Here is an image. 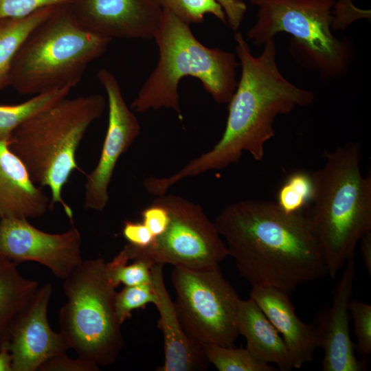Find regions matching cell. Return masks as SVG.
<instances>
[{"label": "cell", "mask_w": 371, "mask_h": 371, "mask_svg": "<svg viewBox=\"0 0 371 371\" xmlns=\"http://www.w3.org/2000/svg\"><path fill=\"white\" fill-rule=\"evenodd\" d=\"M214 223L239 273L251 286L290 295L328 275L304 210L286 213L276 202L243 199L224 207Z\"/></svg>", "instance_id": "1"}, {"label": "cell", "mask_w": 371, "mask_h": 371, "mask_svg": "<svg viewBox=\"0 0 371 371\" xmlns=\"http://www.w3.org/2000/svg\"><path fill=\"white\" fill-rule=\"evenodd\" d=\"M236 52L241 75L229 101L224 133L209 151L192 159L168 177H153L152 191L161 195L174 184L188 177L237 164L244 152L261 161L265 144L275 135L273 124L279 115L291 113L296 106H308L315 99L310 90L289 82L279 70L274 39L267 42L258 56H254L240 32H236Z\"/></svg>", "instance_id": "2"}, {"label": "cell", "mask_w": 371, "mask_h": 371, "mask_svg": "<svg viewBox=\"0 0 371 371\" xmlns=\"http://www.w3.org/2000/svg\"><path fill=\"white\" fill-rule=\"evenodd\" d=\"M325 155L323 166L311 173L314 193L304 212L328 275L335 278L354 259L361 237L371 231V175H361L358 142H348Z\"/></svg>", "instance_id": "3"}, {"label": "cell", "mask_w": 371, "mask_h": 371, "mask_svg": "<svg viewBox=\"0 0 371 371\" xmlns=\"http://www.w3.org/2000/svg\"><path fill=\"white\" fill-rule=\"evenodd\" d=\"M153 38L159 49V60L130 105L133 112L165 108L175 111L182 120L178 86L187 76L200 80L216 102H229L238 82V64L234 54L204 45L189 23L163 9Z\"/></svg>", "instance_id": "4"}, {"label": "cell", "mask_w": 371, "mask_h": 371, "mask_svg": "<svg viewBox=\"0 0 371 371\" xmlns=\"http://www.w3.org/2000/svg\"><path fill=\"white\" fill-rule=\"evenodd\" d=\"M105 107V98L99 93L66 97L19 126L8 141L33 181L49 188L50 210L56 203L60 204L71 223L73 212L62 191L72 172L80 170L77 150L89 127Z\"/></svg>", "instance_id": "5"}, {"label": "cell", "mask_w": 371, "mask_h": 371, "mask_svg": "<svg viewBox=\"0 0 371 371\" xmlns=\"http://www.w3.org/2000/svg\"><path fill=\"white\" fill-rule=\"evenodd\" d=\"M111 41L82 25L71 3L57 5L19 49L10 69V86L30 95L72 89Z\"/></svg>", "instance_id": "6"}, {"label": "cell", "mask_w": 371, "mask_h": 371, "mask_svg": "<svg viewBox=\"0 0 371 371\" xmlns=\"http://www.w3.org/2000/svg\"><path fill=\"white\" fill-rule=\"evenodd\" d=\"M102 258L83 262L63 280L67 302L59 312L60 332L78 357L93 364H112L124 347L115 308V288Z\"/></svg>", "instance_id": "7"}, {"label": "cell", "mask_w": 371, "mask_h": 371, "mask_svg": "<svg viewBox=\"0 0 371 371\" xmlns=\"http://www.w3.org/2000/svg\"><path fill=\"white\" fill-rule=\"evenodd\" d=\"M336 1L262 0L247 36L261 46L278 33L289 34L291 53L300 63L324 78L341 77L352 62V49L350 41L331 32Z\"/></svg>", "instance_id": "8"}, {"label": "cell", "mask_w": 371, "mask_h": 371, "mask_svg": "<svg viewBox=\"0 0 371 371\" xmlns=\"http://www.w3.org/2000/svg\"><path fill=\"white\" fill-rule=\"evenodd\" d=\"M171 280L177 315L190 338L200 346H234L239 336L240 297L219 265L205 269L175 267Z\"/></svg>", "instance_id": "9"}, {"label": "cell", "mask_w": 371, "mask_h": 371, "mask_svg": "<svg viewBox=\"0 0 371 371\" xmlns=\"http://www.w3.org/2000/svg\"><path fill=\"white\" fill-rule=\"evenodd\" d=\"M154 203L168 210L170 223L165 232L146 247L127 243L123 250L128 260L205 269L219 265L229 256L225 243L203 208L181 196H156Z\"/></svg>", "instance_id": "10"}, {"label": "cell", "mask_w": 371, "mask_h": 371, "mask_svg": "<svg viewBox=\"0 0 371 371\" xmlns=\"http://www.w3.org/2000/svg\"><path fill=\"white\" fill-rule=\"evenodd\" d=\"M81 235L71 225L61 234L34 227L26 218L0 219V255L17 263L34 261L64 280L83 262Z\"/></svg>", "instance_id": "11"}, {"label": "cell", "mask_w": 371, "mask_h": 371, "mask_svg": "<svg viewBox=\"0 0 371 371\" xmlns=\"http://www.w3.org/2000/svg\"><path fill=\"white\" fill-rule=\"evenodd\" d=\"M97 78L107 95L108 126L98 164L87 175L84 207L102 212L109 200V187L115 166L139 135L141 127L127 106L115 76L106 69H100Z\"/></svg>", "instance_id": "12"}, {"label": "cell", "mask_w": 371, "mask_h": 371, "mask_svg": "<svg viewBox=\"0 0 371 371\" xmlns=\"http://www.w3.org/2000/svg\"><path fill=\"white\" fill-rule=\"evenodd\" d=\"M52 293L49 283L39 286L15 321L10 341L13 371L38 370L45 361L69 349L63 335L48 322Z\"/></svg>", "instance_id": "13"}, {"label": "cell", "mask_w": 371, "mask_h": 371, "mask_svg": "<svg viewBox=\"0 0 371 371\" xmlns=\"http://www.w3.org/2000/svg\"><path fill=\"white\" fill-rule=\"evenodd\" d=\"M71 5L80 23L110 39H150L162 9L152 0H74Z\"/></svg>", "instance_id": "14"}, {"label": "cell", "mask_w": 371, "mask_h": 371, "mask_svg": "<svg viewBox=\"0 0 371 371\" xmlns=\"http://www.w3.org/2000/svg\"><path fill=\"white\" fill-rule=\"evenodd\" d=\"M337 282L332 304L323 308L313 325L324 350V371H359L363 366L355 353L350 335L349 302L352 299L355 277L354 259L348 260Z\"/></svg>", "instance_id": "15"}, {"label": "cell", "mask_w": 371, "mask_h": 371, "mask_svg": "<svg viewBox=\"0 0 371 371\" xmlns=\"http://www.w3.org/2000/svg\"><path fill=\"white\" fill-rule=\"evenodd\" d=\"M163 265L150 268L151 284L157 297L159 314L157 326L164 337V363L158 371H194L206 370L208 361L201 348L186 333L165 285Z\"/></svg>", "instance_id": "16"}, {"label": "cell", "mask_w": 371, "mask_h": 371, "mask_svg": "<svg viewBox=\"0 0 371 371\" xmlns=\"http://www.w3.org/2000/svg\"><path fill=\"white\" fill-rule=\"evenodd\" d=\"M251 286L250 297L283 338L293 368H300L312 361L315 351L319 348L316 330L313 325L304 323L297 317L289 294L271 286Z\"/></svg>", "instance_id": "17"}, {"label": "cell", "mask_w": 371, "mask_h": 371, "mask_svg": "<svg viewBox=\"0 0 371 371\" xmlns=\"http://www.w3.org/2000/svg\"><path fill=\"white\" fill-rule=\"evenodd\" d=\"M50 203L51 198L33 181L8 141H0V219L38 218Z\"/></svg>", "instance_id": "18"}, {"label": "cell", "mask_w": 371, "mask_h": 371, "mask_svg": "<svg viewBox=\"0 0 371 371\" xmlns=\"http://www.w3.org/2000/svg\"><path fill=\"white\" fill-rule=\"evenodd\" d=\"M239 335L246 339V348L256 359L278 370L293 368L292 359L283 338L256 302L249 299L239 300L237 310Z\"/></svg>", "instance_id": "19"}, {"label": "cell", "mask_w": 371, "mask_h": 371, "mask_svg": "<svg viewBox=\"0 0 371 371\" xmlns=\"http://www.w3.org/2000/svg\"><path fill=\"white\" fill-rule=\"evenodd\" d=\"M23 277L18 264L0 255V348L10 344L15 321L38 288Z\"/></svg>", "instance_id": "20"}, {"label": "cell", "mask_w": 371, "mask_h": 371, "mask_svg": "<svg viewBox=\"0 0 371 371\" xmlns=\"http://www.w3.org/2000/svg\"><path fill=\"white\" fill-rule=\"evenodd\" d=\"M56 6L42 8L28 16L0 19V91L10 86L12 61L29 34L46 19Z\"/></svg>", "instance_id": "21"}, {"label": "cell", "mask_w": 371, "mask_h": 371, "mask_svg": "<svg viewBox=\"0 0 371 371\" xmlns=\"http://www.w3.org/2000/svg\"><path fill=\"white\" fill-rule=\"evenodd\" d=\"M71 90V87H65L35 95L19 104H0V141H8L19 126L67 97Z\"/></svg>", "instance_id": "22"}, {"label": "cell", "mask_w": 371, "mask_h": 371, "mask_svg": "<svg viewBox=\"0 0 371 371\" xmlns=\"http://www.w3.org/2000/svg\"><path fill=\"white\" fill-rule=\"evenodd\" d=\"M201 350L207 360L219 371H274L273 366L256 359L243 348L204 344Z\"/></svg>", "instance_id": "23"}, {"label": "cell", "mask_w": 371, "mask_h": 371, "mask_svg": "<svg viewBox=\"0 0 371 371\" xmlns=\"http://www.w3.org/2000/svg\"><path fill=\"white\" fill-rule=\"evenodd\" d=\"M313 193L311 173L296 171L290 174L280 186L276 203L286 213L297 212L310 204Z\"/></svg>", "instance_id": "24"}, {"label": "cell", "mask_w": 371, "mask_h": 371, "mask_svg": "<svg viewBox=\"0 0 371 371\" xmlns=\"http://www.w3.org/2000/svg\"><path fill=\"white\" fill-rule=\"evenodd\" d=\"M152 1L189 24L202 23L206 14H212L223 23H227L222 8L214 0Z\"/></svg>", "instance_id": "25"}, {"label": "cell", "mask_w": 371, "mask_h": 371, "mask_svg": "<svg viewBox=\"0 0 371 371\" xmlns=\"http://www.w3.org/2000/svg\"><path fill=\"white\" fill-rule=\"evenodd\" d=\"M129 260L122 249L111 262H106V272L115 287L120 284L135 286L151 282L150 267L144 260Z\"/></svg>", "instance_id": "26"}, {"label": "cell", "mask_w": 371, "mask_h": 371, "mask_svg": "<svg viewBox=\"0 0 371 371\" xmlns=\"http://www.w3.org/2000/svg\"><path fill=\"white\" fill-rule=\"evenodd\" d=\"M157 297L151 282L135 286H125L120 292H116L115 299V313L119 322L122 324L131 317L135 309L144 308L146 304H155Z\"/></svg>", "instance_id": "27"}, {"label": "cell", "mask_w": 371, "mask_h": 371, "mask_svg": "<svg viewBox=\"0 0 371 371\" xmlns=\"http://www.w3.org/2000/svg\"><path fill=\"white\" fill-rule=\"evenodd\" d=\"M350 315L352 317L355 334L357 337V352L363 359V368L371 353V305L357 300L349 302Z\"/></svg>", "instance_id": "28"}, {"label": "cell", "mask_w": 371, "mask_h": 371, "mask_svg": "<svg viewBox=\"0 0 371 371\" xmlns=\"http://www.w3.org/2000/svg\"><path fill=\"white\" fill-rule=\"evenodd\" d=\"M74 0H0V19L28 16L42 8L71 3Z\"/></svg>", "instance_id": "29"}, {"label": "cell", "mask_w": 371, "mask_h": 371, "mask_svg": "<svg viewBox=\"0 0 371 371\" xmlns=\"http://www.w3.org/2000/svg\"><path fill=\"white\" fill-rule=\"evenodd\" d=\"M333 15V29L343 31L357 21L370 19L371 12L370 10L357 7L354 0H337Z\"/></svg>", "instance_id": "30"}, {"label": "cell", "mask_w": 371, "mask_h": 371, "mask_svg": "<svg viewBox=\"0 0 371 371\" xmlns=\"http://www.w3.org/2000/svg\"><path fill=\"white\" fill-rule=\"evenodd\" d=\"M40 371H98L100 367L82 358L71 359L66 353L54 356L45 361Z\"/></svg>", "instance_id": "31"}, {"label": "cell", "mask_w": 371, "mask_h": 371, "mask_svg": "<svg viewBox=\"0 0 371 371\" xmlns=\"http://www.w3.org/2000/svg\"><path fill=\"white\" fill-rule=\"evenodd\" d=\"M142 223L155 238L163 234L170 223V215L166 207L153 202L141 212Z\"/></svg>", "instance_id": "32"}, {"label": "cell", "mask_w": 371, "mask_h": 371, "mask_svg": "<svg viewBox=\"0 0 371 371\" xmlns=\"http://www.w3.org/2000/svg\"><path fill=\"white\" fill-rule=\"evenodd\" d=\"M122 234L128 243L137 247H146L155 240L152 233L142 222L126 221L123 225Z\"/></svg>", "instance_id": "33"}, {"label": "cell", "mask_w": 371, "mask_h": 371, "mask_svg": "<svg viewBox=\"0 0 371 371\" xmlns=\"http://www.w3.org/2000/svg\"><path fill=\"white\" fill-rule=\"evenodd\" d=\"M214 1L222 8L229 26L233 31L236 32L247 11L246 4L241 0Z\"/></svg>", "instance_id": "34"}, {"label": "cell", "mask_w": 371, "mask_h": 371, "mask_svg": "<svg viewBox=\"0 0 371 371\" xmlns=\"http://www.w3.org/2000/svg\"><path fill=\"white\" fill-rule=\"evenodd\" d=\"M360 250L364 267L371 275V231L366 232L360 239Z\"/></svg>", "instance_id": "35"}, {"label": "cell", "mask_w": 371, "mask_h": 371, "mask_svg": "<svg viewBox=\"0 0 371 371\" xmlns=\"http://www.w3.org/2000/svg\"><path fill=\"white\" fill-rule=\"evenodd\" d=\"M0 371H13L10 344L3 346L0 348Z\"/></svg>", "instance_id": "36"}, {"label": "cell", "mask_w": 371, "mask_h": 371, "mask_svg": "<svg viewBox=\"0 0 371 371\" xmlns=\"http://www.w3.org/2000/svg\"><path fill=\"white\" fill-rule=\"evenodd\" d=\"M254 5H258L262 0H249Z\"/></svg>", "instance_id": "37"}]
</instances>
